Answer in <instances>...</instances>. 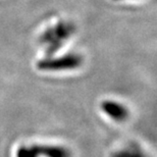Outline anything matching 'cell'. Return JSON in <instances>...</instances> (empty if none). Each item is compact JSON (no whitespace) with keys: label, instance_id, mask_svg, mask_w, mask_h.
I'll use <instances>...</instances> for the list:
<instances>
[{"label":"cell","instance_id":"cell-6","mask_svg":"<svg viewBox=\"0 0 157 157\" xmlns=\"http://www.w3.org/2000/svg\"><path fill=\"white\" fill-rule=\"evenodd\" d=\"M113 1H122V0H113Z\"/></svg>","mask_w":157,"mask_h":157},{"label":"cell","instance_id":"cell-5","mask_svg":"<svg viewBox=\"0 0 157 157\" xmlns=\"http://www.w3.org/2000/svg\"><path fill=\"white\" fill-rule=\"evenodd\" d=\"M111 157H148L145 152L141 149V147L135 144L128 145L124 148L113 152Z\"/></svg>","mask_w":157,"mask_h":157},{"label":"cell","instance_id":"cell-1","mask_svg":"<svg viewBox=\"0 0 157 157\" xmlns=\"http://www.w3.org/2000/svg\"><path fill=\"white\" fill-rule=\"evenodd\" d=\"M74 32L75 26L67 21H59L54 27L48 28L40 37V43L46 45V54L51 56L57 52Z\"/></svg>","mask_w":157,"mask_h":157},{"label":"cell","instance_id":"cell-3","mask_svg":"<svg viewBox=\"0 0 157 157\" xmlns=\"http://www.w3.org/2000/svg\"><path fill=\"white\" fill-rule=\"evenodd\" d=\"M71 157V152L64 146L58 145H30L17 149V157Z\"/></svg>","mask_w":157,"mask_h":157},{"label":"cell","instance_id":"cell-4","mask_svg":"<svg viewBox=\"0 0 157 157\" xmlns=\"http://www.w3.org/2000/svg\"><path fill=\"white\" fill-rule=\"evenodd\" d=\"M102 110L109 117L117 121H124L128 117V110L124 105L113 100H105L101 104Z\"/></svg>","mask_w":157,"mask_h":157},{"label":"cell","instance_id":"cell-2","mask_svg":"<svg viewBox=\"0 0 157 157\" xmlns=\"http://www.w3.org/2000/svg\"><path fill=\"white\" fill-rule=\"evenodd\" d=\"M82 63H83V58L81 55L70 53L60 57L47 56L37 63V67L43 71H61L76 70L81 67Z\"/></svg>","mask_w":157,"mask_h":157}]
</instances>
